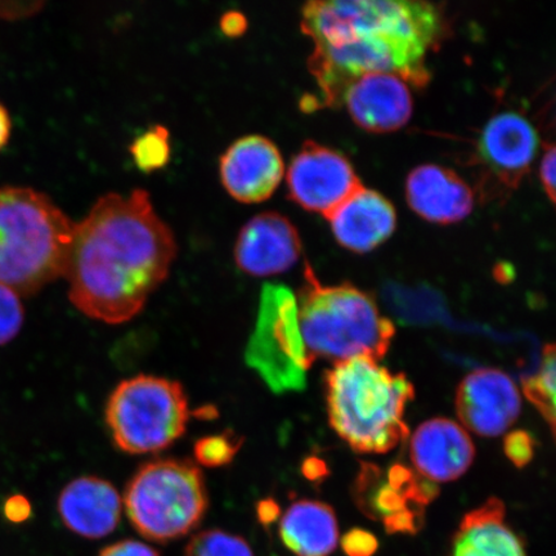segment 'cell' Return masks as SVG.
Instances as JSON below:
<instances>
[{"label":"cell","mask_w":556,"mask_h":556,"mask_svg":"<svg viewBox=\"0 0 556 556\" xmlns=\"http://www.w3.org/2000/svg\"><path fill=\"white\" fill-rule=\"evenodd\" d=\"M256 513H258V519L263 526H270L280 517V507L274 500L267 498L260 503Z\"/></svg>","instance_id":"cell-34"},{"label":"cell","mask_w":556,"mask_h":556,"mask_svg":"<svg viewBox=\"0 0 556 556\" xmlns=\"http://www.w3.org/2000/svg\"><path fill=\"white\" fill-rule=\"evenodd\" d=\"M30 504L24 497H12L5 504V516L12 521H24L29 518Z\"/></svg>","instance_id":"cell-32"},{"label":"cell","mask_w":556,"mask_h":556,"mask_svg":"<svg viewBox=\"0 0 556 556\" xmlns=\"http://www.w3.org/2000/svg\"><path fill=\"white\" fill-rule=\"evenodd\" d=\"M504 450L507 458L517 468H525L532 462L534 452H536V441L525 430H517V432L506 435Z\"/></svg>","instance_id":"cell-27"},{"label":"cell","mask_w":556,"mask_h":556,"mask_svg":"<svg viewBox=\"0 0 556 556\" xmlns=\"http://www.w3.org/2000/svg\"><path fill=\"white\" fill-rule=\"evenodd\" d=\"M124 504L131 526L144 539L164 544L184 538L207 510L203 471L177 458L144 464L130 479Z\"/></svg>","instance_id":"cell-6"},{"label":"cell","mask_w":556,"mask_h":556,"mask_svg":"<svg viewBox=\"0 0 556 556\" xmlns=\"http://www.w3.org/2000/svg\"><path fill=\"white\" fill-rule=\"evenodd\" d=\"M361 187L363 184L350 160L313 141L303 144L288 172L290 199L305 211L321 213L325 218Z\"/></svg>","instance_id":"cell-11"},{"label":"cell","mask_w":556,"mask_h":556,"mask_svg":"<svg viewBox=\"0 0 556 556\" xmlns=\"http://www.w3.org/2000/svg\"><path fill=\"white\" fill-rule=\"evenodd\" d=\"M190 416L184 387L152 375L122 381L106 405L111 435L130 455L168 448L185 434Z\"/></svg>","instance_id":"cell-7"},{"label":"cell","mask_w":556,"mask_h":556,"mask_svg":"<svg viewBox=\"0 0 556 556\" xmlns=\"http://www.w3.org/2000/svg\"><path fill=\"white\" fill-rule=\"evenodd\" d=\"M379 542L372 533L353 528L342 539V548L348 556H372L377 553Z\"/></svg>","instance_id":"cell-28"},{"label":"cell","mask_w":556,"mask_h":556,"mask_svg":"<svg viewBox=\"0 0 556 556\" xmlns=\"http://www.w3.org/2000/svg\"><path fill=\"white\" fill-rule=\"evenodd\" d=\"M409 207L435 225H454L469 217L475 208V192L457 173L443 166H417L406 179Z\"/></svg>","instance_id":"cell-16"},{"label":"cell","mask_w":556,"mask_h":556,"mask_svg":"<svg viewBox=\"0 0 556 556\" xmlns=\"http://www.w3.org/2000/svg\"><path fill=\"white\" fill-rule=\"evenodd\" d=\"M280 538L295 556H330L339 542L337 514L328 504L299 500L281 518Z\"/></svg>","instance_id":"cell-21"},{"label":"cell","mask_w":556,"mask_h":556,"mask_svg":"<svg viewBox=\"0 0 556 556\" xmlns=\"http://www.w3.org/2000/svg\"><path fill=\"white\" fill-rule=\"evenodd\" d=\"M99 556H160L156 548L136 540H123L104 547Z\"/></svg>","instance_id":"cell-30"},{"label":"cell","mask_w":556,"mask_h":556,"mask_svg":"<svg viewBox=\"0 0 556 556\" xmlns=\"http://www.w3.org/2000/svg\"><path fill=\"white\" fill-rule=\"evenodd\" d=\"M75 224L27 187L0 189V285L33 295L65 276Z\"/></svg>","instance_id":"cell-4"},{"label":"cell","mask_w":556,"mask_h":556,"mask_svg":"<svg viewBox=\"0 0 556 556\" xmlns=\"http://www.w3.org/2000/svg\"><path fill=\"white\" fill-rule=\"evenodd\" d=\"M299 326L309 368L318 358L343 361L386 356L394 338L391 319L382 316L374 296L352 283L325 287L309 263L298 293Z\"/></svg>","instance_id":"cell-5"},{"label":"cell","mask_w":556,"mask_h":556,"mask_svg":"<svg viewBox=\"0 0 556 556\" xmlns=\"http://www.w3.org/2000/svg\"><path fill=\"white\" fill-rule=\"evenodd\" d=\"M185 556H254L245 539L220 530L194 534L186 546Z\"/></svg>","instance_id":"cell-24"},{"label":"cell","mask_w":556,"mask_h":556,"mask_svg":"<svg viewBox=\"0 0 556 556\" xmlns=\"http://www.w3.org/2000/svg\"><path fill=\"white\" fill-rule=\"evenodd\" d=\"M9 9L0 10V17L5 18H16V17H25L33 15L34 12H37L41 3H7Z\"/></svg>","instance_id":"cell-33"},{"label":"cell","mask_w":556,"mask_h":556,"mask_svg":"<svg viewBox=\"0 0 556 556\" xmlns=\"http://www.w3.org/2000/svg\"><path fill=\"white\" fill-rule=\"evenodd\" d=\"M458 419L471 432L496 437L506 432L520 414V395L506 374L483 368L465 377L456 393Z\"/></svg>","instance_id":"cell-12"},{"label":"cell","mask_w":556,"mask_h":556,"mask_svg":"<svg viewBox=\"0 0 556 556\" xmlns=\"http://www.w3.org/2000/svg\"><path fill=\"white\" fill-rule=\"evenodd\" d=\"M435 483L403 464L387 471L364 464L353 485L354 502L368 518L382 521L388 533L421 530L426 507L438 496Z\"/></svg>","instance_id":"cell-9"},{"label":"cell","mask_w":556,"mask_h":556,"mask_svg":"<svg viewBox=\"0 0 556 556\" xmlns=\"http://www.w3.org/2000/svg\"><path fill=\"white\" fill-rule=\"evenodd\" d=\"M540 138L531 122L518 113H502L486 123L478 139L476 162L491 191L518 189L539 154Z\"/></svg>","instance_id":"cell-10"},{"label":"cell","mask_w":556,"mask_h":556,"mask_svg":"<svg viewBox=\"0 0 556 556\" xmlns=\"http://www.w3.org/2000/svg\"><path fill=\"white\" fill-rule=\"evenodd\" d=\"M325 397L330 426L361 454H386L406 440L403 415L415 397L405 374H393L377 359L356 357L326 371Z\"/></svg>","instance_id":"cell-3"},{"label":"cell","mask_w":556,"mask_h":556,"mask_svg":"<svg viewBox=\"0 0 556 556\" xmlns=\"http://www.w3.org/2000/svg\"><path fill=\"white\" fill-rule=\"evenodd\" d=\"M476 448L467 432L448 419L421 424L412 440L417 472L433 483L451 482L471 467Z\"/></svg>","instance_id":"cell-18"},{"label":"cell","mask_w":556,"mask_h":556,"mask_svg":"<svg viewBox=\"0 0 556 556\" xmlns=\"http://www.w3.org/2000/svg\"><path fill=\"white\" fill-rule=\"evenodd\" d=\"M302 254L298 229L282 214L266 212L250 219L239 233L235 260L243 273L267 277L285 273Z\"/></svg>","instance_id":"cell-15"},{"label":"cell","mask_w":556,"mask_h":556,"mask_svg":"<svg viewBox=\"0 0 556 556\" xmlns=\"http://www.w3.org/2000/svg\"><path fill=\"white\" fill-rule=\"evenodd\" d=\"M12 122L9 111L0 103V151H2L10 141Z\"/></svg>","instance_id":"cell-35"},{"label":"cell","mask_w":556,"mask_h":556,"mask_svg":"<svg viewBox=\"0 0 556 556\" xmlns=\"http://www.w3.org/2000/svg\"><path fill=\"white\" fill-rule=\"evenodd\" d=\"M247 18L241 15L239 12H228L220 20L222 30L228 37H239L243 31L247 30Z\"/></svg>","instance_id":"cell-31"},{"label":"cell","mask_w":556,"mask_h":556,"mask_svg":"<svg viewBox=\"0 0 556 556\" xmlns=\"http://www.w3.org/2000/svg\"><path fill=\"white\" fill-rule=\"evenodd\" d=\"M528 401L544 416L556 442V344L542 353L539 371L523 382Z\"/></svg>","instance_id":"cell-22"},{"label":"cell","mask_w":556,"mask_h":556,"mask_svg":"<svg viewBox=\"0 0 556 556\" xmlns=\"http://www.w3.org/2000/svg\"><path fill=\"white\" fill-rule=\"evenodd\" d=\"M25 318L24 305L16 291L0 285V345L15 339Z\"/></svg>","instance_id":"cell-26"},{"label":"cell","mask_w":556,"mask_h":556,"mask_svg":"<svg viewBox=\"0 0 556 556\" xmlns=\"http://www.w3.org/2000/svg\"><path fill=\"white\" fill-rule=\"evenodd\" d=\"M540 179L548 199L556 205V143L548 144L542 156Z\"/></svg>","instance_id":"cell-29"},{"label":"cell","mask_w":556,"mask_h":556,"mask_svg":"<svg viewBox=\"0 0 556 556\" xmlns=\"http://www.w3.org/2000/svg\"><path fill=\"white\" fill-rule=\"evenodd\" d=\"M58 509L70 531L99 540L119 526L123 503L119 492L110 482L99 477H81L62 490Z\"/></svg>","instance_id":"cell-19"},{"label":"cell","mask_w":556,"mask_h":556,"mask_svg":"<svg viewBox=\"0 0 556 556\" xmlns=\"http://www.w3.org/2000/svg\"><path fill=\"white\" fill-rule=\"evenodd\" d=\"M220 179L235 200L262 203L280 186L285 164L280 150L263 136H247L229 146L220 159Z\"/></svg>","instance_id":"cell-13"},{"label":"cell","mask_w":556,"mask_h":556,"mask_svg":"<svg viewBox=\"0 0 556 556\" xmlns=\"http://www.w3.org/2000/svg\"><path fill=\"white\" fill-rule=\"evenodd\" d=\"M451 556H527L523 540L506 523L505 505L492 497L462 520Z\"/></svg>","instance_id":"cell-20"},{"label":"cell","mask_w":556,"mask_h":556,"mask_svg":"<svg viewBox=\"0 0 556 556\" xmlns=\"http://www.w3.org/2000/svg\"><path fill=\"white\" fill-rule=\"evenodd\" d=\"M342 104L352 121L370 134H391L412 119L413 96L400 75L371 73L351 83Z\"/></svg>","instance_id":"cell-14"},{"label":"cell","mask_w":556,"mask_h":556,"mask_svg":"<svg viewBox=\"0 0 556 556\" xmlns=\"http://www.w3.org/2000/svg\"><path fill=\"white\" fill-rule=\"evenodd\" d=\"M301 27L315 43L308 66L319 88L316 106L332 108L366 74H395L426 86L427 55L440 41L444 21L427 2L319 0L303 7Z\"/></svg>","instance_id":"cell-2"},{"label":"cell","mask_w":556,"mask_h":556,"mask_svg":"<svg viewBox=\"0 0 556 556\" xmlns=\"http://www.w3.org/2000/svg\"><path fill=\"white\" fill-rule=\"evenodd\" d=\"M326 219L340 245L358 254L380 247L397 227V213L391 201L364 186Z\"/></svg>","instance_id":"cell-17"},{"label":"cell","mask_w":556,"mask_h":556,"mask_svg":"<svg viewBox=\"0 0 556 556\" xmlns=\"http://www.w3.org/2000/svg\"><path fill=\"white\" fill-rule=\"evenodd\" d=\"M176 253L148 192L106 194L75 224L65 273L70 301L99 321L128 323L168 277Z\"/></svg>","instance_id":"cell-1"},{"label":"cell","mask_w":556,"mask_h":556,"mask_svg":"<svg viewBox=\"0 0 556 556\" xmlns=\"http://www.w3.org/2000/svg\"><path fill=\"white\" fill-rule=\"evenodd\" d=\"M130 154L134 156L137 168L142 172L151 173L164 168L170 159L168 129L156 125L146 130L130 146Z\"/></svg>","instance_id":"cell-23"},{"label":"cell","mask_w":556,"mask_h":556,"mask_svg":"<svg viewBox=\"0 0 556 556\" xmlns=\"http://www.w3.org/2000/svg\"><path fill=\"white\" fill-rule=\"evenodd\" d=\"M241 444L242 440L232 432L205 437L194 444V456L197 462L205 467H224L233 460Z\"/></svg>","instance_id":"cell-25"},{"label":"cell","mask_w":556,"mask_h":556,"mask_svg":"<svg viewBox=\"0 0 556 556\" xmlns=\"http://www.w3.org/2000/svg\"><path fill=\"white\" fill-rule=\"evenodd\" d=\"M245 361L274 393L305 388L309 366L299 326L298 299L285 285H264Z\"/></svg>","instance_id":"cell-8"}]
</instances>
